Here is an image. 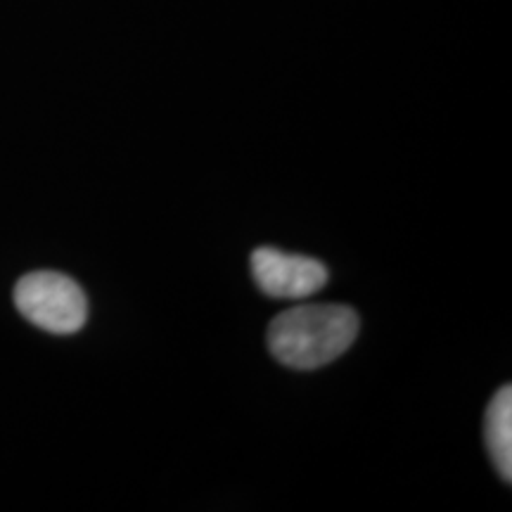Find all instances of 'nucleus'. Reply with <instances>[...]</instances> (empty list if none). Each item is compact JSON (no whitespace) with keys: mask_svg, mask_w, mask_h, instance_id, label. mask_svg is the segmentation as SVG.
Wrapping results in <instances>:
<instances>
[{"mask_svg":"<svg viewBox=\"0 0 512 512\" xmlns=\"http://www.w3.org/2000/svg\"><path fill=\"white\" fill-rule=\"evenodd\" d=\"M15 306L36 328L74 335L88 320V299L76 280L57 271L27 273L15 287Z\"/></svg>","mask_w":512,"mask_h":512,"instance_id":"f03ea898","label":"nucleus"},{"mask_svg":"<svg viewBox=\"0 0 512 512\" xmlns=\"http://www.w3.org/2000/svg\"><path fill=\"white\" fill-rule=\"evenodd\" d=\"M486 446L505 482L512 479V389L505 384L491 399L484 418Z\"/></svg>","mask_w":512,"mask_h":512,"instance_id":"20e7f679","label":"nucleus"},{"mask_svg":"<svg viewBox=\"0 0 512 512\" xmlns=\"http://www.w3.org/2000/svg\"><path fill=\"white\" fill-rule=\"evenodd\" d=\"M358 335V316L342 304H304L275 316L268 349L283 366L316 370L347 351Z\"/></svg>","mask_w":512,"mask_h":512,"instance_id":"f257e3e1","label":"nucleus"},{"mask_svg":"<svg viewBox=\"0 0 512 512\" xmlns=\"http://www.w3.org/2000/svg\"><path fill=\"white\" fill-rule=\"evenodd\" d=\"M252 275L261 292L273 299H306L328 285V268L304 254L259 247L252 254Z\"/></svg>","mask_w":512,"mask_h":512,"instance_id":"7ed1b4c3","label":"nucleus"}]
</instances>
